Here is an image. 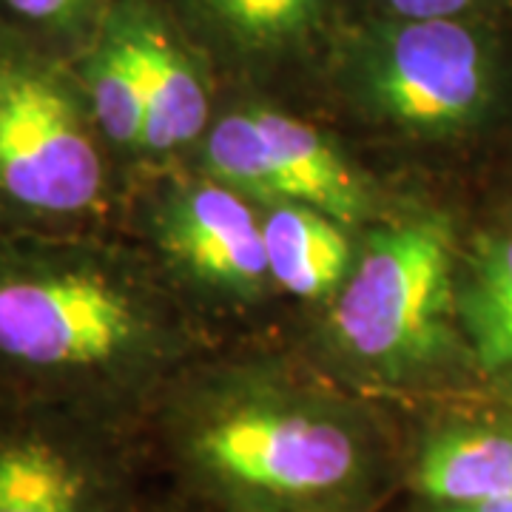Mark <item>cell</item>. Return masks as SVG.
I'll list each match as a JSON object with an SVG mask.
<instances>
[{
	"label": "cell",
	"instance_id": "cell-1",
	"mask_svg": "<svg viewBox=\"0 0 512 512\" xmlns=\"http://www.w3.org/2000/svg\"><path fill=\"white\" fill-rule=\"evenodd\" d=\"M168 339L163 302L120 248L0 231V396L134 421Z\"/></svg>",
	"mask_w": 512,
	"mask_h": 512
},
{
	"label": "cell",
	"instance_id": "cell-2",
	"mask_svg": "<svg viewBox=\"0 0 512 512\" xmlns=\"http://www.w3.org/2000/svg\"><path fill=\"white\" fill-rule=\"evenodd\" d=\"M177 473L214 512H370L387 447L362 410L276 379L174 396L157 419Z\"/></svg>",
	"mask_w": 512,
	"mask_h": 512
},
{
	"label": "cell",
	"instance_id": "cell-3",
	"mask_svg": "<svg viewBox=\"0 0 512 512\" xmlns=\"http://www.w3.org/2000/svg\"><path fill=\"white\" fill-rule=\"evenodd\" d=\"M111 163L72 63L0 23V231L89 234Z\"/></svg>",
	"mask_w": 512,
	"mask_h": 512
},
{
	"label": "cell",
	"instance_id": "cell-4",
	"mask_svg": "<svg viewBox=\"0 0 512 512\" xmlns=\"http://www.w3.org/2000/svg\"><path fill=\"white\" fill-rule=\"evenodd\" d=\"M453 248L439 220L370 231L333 296L330 333L353 367L379 382H413L441 365L453 339Z\"/></svg>",
	"mask_w": 512,
	"mask_h": 512
},
{
	"label": "cell",
	"instance_id": "cell-5",
	"mask_svg": "<svg viewBox=\"0 0 512 512\" xmlns=\"http://www.w3.org/2000/svg\"><path fill=\"white\" fill-rule=\"evenodd\" d=\"M134 421L0 396V512H143Z\"/></svg>",
	"mask_w": 512,
	"mask_h": 512
},
{
	"label": "cell",
	"instance_id": "cell-6",
	"mask_svg": "<svg viewBox=\"0 0 512 512\" xmlns=\"http://www.w3.org/2000/svg\"><path fill=\"white\" fill-rule=\"evenodd\" d=\"M353 80L384 120L430 137L456 134L493 103V37L470 18H384L359 37Z\"/></svg>",
	"mask_w": 512,
	"mask_h": 512
},
{
	"label": "cell",
	"instance_id": "cell-7",
	"mask_svg": "<svg viewBox=\"0 0 512 512\" xmlns=\"http://www.w3.org/2000/svg\"><path fill=\"white\" fill-rule=\"evenodd\" d=\"M205 165L211 180L248 200L308 205L345 225L370 214V194L353 165L316 128L282 111L220 117L205 143Z\"/></svg>",
	"mask_w": 512,
	"mask_h": 512
},
{
	"label": "cell",
	"instance_id": "cell-8",
	"mask_svg": "<svg viewBox=\"0 0 512 512\" xmlns=\"http://www.w3.org/2000/svg\"><path fill=\"white\" fill-rule=\"evenodd\" d=\"M151 231L171 265L202 285L251 299L271 282L262 220L248 197L217 180L165 191Z\"/></svg>",
	"mask_w": 512,
	"mask_h": 512
},
{
	"label": "cell",
	"instance_id": "cell-9",
	"mask_svg": "<svg viewBox=\"0 0 512 512\" xmlns=\"http://www.w3.org/2000/svg\"><path fill=\"white\" fill-rule=\"evenodd\" d=\"M407 484L421 504L512 498V421L436 424L413 450Z\"/></svg>",
	"mask_w": 512,
	"mask_h": 512
},
{
	"label": "cell",
	"instance_id": "cell-10",
	"mask_svg": "<svg viewBox=\"0 0 512 512\" xmlns=\"http://www.w3.org/2000/svg\"><path fill=\"white\" fill-rule=\"evenodd\" d=\"M146 86V157L188 146L208 126V92L194 60L148 0H123Z\"/></svg>",
	"mask_w": 512,
	"mask_h": 512
},
{
	"label": "cell",
	"instance_id": "cell-11",
	"mask_svg": "<svg viewBox=\"0 0 512 512\" xmlns=\"http://www.w3.org/2000/svg\"><path fill=\"white\" fill-rule=\"evenodd\" d=\"M72 69L114 160L146 157V86L123 0H111Z\"/></svg>",
	"mask_w": 512,
	"mask_h": 512
},
{
	"label": "cell",
	"instance_id": "cell-12",
	"mask_svg": "<svg viewBox=\"0 0 512 512\" xmlns=\"http://www.w3.org/2000/svg\"><path fill=\"white\" fill-rule=\"evenodd\" d=\"M262 237L271 279L302 299H333L356 262L345 222L308 205H271Z\"/></svg>",
	"mask_w": 512,
	"mask_h": 512
},
{
	"label": "cell",
	"instance_id": "cell-13",
	"mask_svg": "<svg viewBox=\"0 0 512 512\" xmlns=\"http://www.w3.org/2000/svg\"><path fill=\"white\" fill-rule=\"evenodd\" d=\"M333 0H197L208 26L237 52L285 55L305 46Z\"/></svg>",
	"mask_w": 512,
	"mask_h": 512
},
{
	"label": "cell",
	"instance_id": "cell-14",
	"mask_svg": "<svg viewBox=\"0 0 512 512\" xmlns=\"http://www.w3.org/2000/svg\"><path fill=\"white\" fill-rule=\"evenodd\" d=\"M458 313L478 365L512 367V234L481 245L458 293Z\"/></svg>",
	"mask_w": 512,
	"mask_h": 512
},
{
	"label": "cell",
	"instance_id": "cell-15",
	"mask_svg": "<svg viewBox=\"0 0 512 512\" xmlns=\"http://www.w3.org/2000/svg\"><path fill=\"white\" fill-rule=\"evenodd\" d=\"M109 3L111 0H0V9L20 29L26 26L49 37H69L83 49Z\"/></svg>",
	"mask_w": 512,
	"mask_h": 512
},
{
	"label": "cell",
	"instance_id": "cell-16",
	"mask_svg": "<svg viewBox=\"0 0 512 512\" xmlns=\"http://www.w3.org/2000/svg\"><path fill=\"white\" fill-rule=\"evenodd\" d=\"M490 0H379L387 18L399 20H441L470 18Z\"/></svg>",
	"mask_w": 512,
	"mask_h": 512
},
{
	"label": "cell",
	"instance_id": "cell-17",
	"mask_svg": "<svg viewBox=\"0 0 512 512\" xmlns=\"http://www.w3.org/2000/svg\"><path fill=\"white\" fill-rule=\"evenodd\" d=\"M416 512H512V498L476 501V504H421Z\"/></svg>",
	"mask_w": 512,
	"mask_h": 512
},
{
	"label": "cell",
	"instance_id": "cell-18",
	"mask_svg": "<svg viewBox=\"0 0 512 512\" xmlns=\"http://www.w3.org/2000/svg\"><path fill=\"white\" fill-rule=\"evenodd\" d=\"M211 512H214V510H211Z\"/></svg>",
	"mask_w": 512,
	"mask_h": 512
}]
</instances>
